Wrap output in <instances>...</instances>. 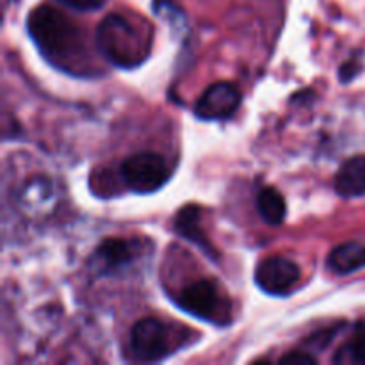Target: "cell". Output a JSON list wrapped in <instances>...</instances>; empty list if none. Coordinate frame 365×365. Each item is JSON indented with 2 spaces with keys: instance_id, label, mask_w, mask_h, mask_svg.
Returning a JSON list of instances; mask_svg holds the SVG:
<instances>
[{
  "instance_id": "obj_1",
  "label": "cell",
  "mask_w": 365,
  "mask_h": 365,
  "mask_svg": "<svg viewBox=\"0 0 365 365\" xmlns=\"http://www.w3.org/2000/svg\"><path fill=\"white\" fill-rule=\"evenodd\" d=\"M27 32L52 66L75 77L96 73L84 31L61 9L48 4L34 7L27 16Z\"/></svg>"
},
{
  "instance_id": "obj_2",
  "label": "cell",
  "mask_w": 365,
  "mask_h": 365,
  "mask_svg": "<svg viewBox=\"0 0 365 365\" xmlns=\"http://www.w3.org/2000/svg\"><path fill=\"white\" fill-rule=\"evenodd\" d=\"M95 41L103 59L118 68H138L148 59L152 48V38L118 13L107 14L100 21Z\"/></svg>"
},
{
  "instance_id": "obj_3",
  "label": "cell",
  "mask_w": 365,
  "mask_h": 365,
  "mask_svg": "<svg viewBox=\"0 0 365 365\" xmlns=\"http://www.w3.org/2000/svg\"><path fill=\"white\" fill-rule=\"evenodd\" d=\"M177 305L196 319L207 321L210 324H221V327L230 324V299L225 296L220 285L209 278L182 289L177 298Z\"/></svg>"
},
{
  "instance_id": "obj_4",
  "label": "cell",
  "mask_w": 365,
  "mask_h": 365,
  "mask_svg": "<svg viewBox=\"0 0 365 365\" xmlns=\"http://www.w3.org/2000/svg\"><path fill=\"white\" fill-rule=\"evenodd\" d=\"M120 173L127 187L138 195H152L170 180L166 159L155 152H138L121 163Z\"/></svg>"
},
{
  "instance_id": "obj_5",
  "label": "cell",
  "mask_w": 365,
  "mask_h": 365,
  "mask_svg": "<svg viewBox=\"0 0 365 365\" xmlns=\"http://www.w3.org/2000/svg\"><path fill=\"white\" fill-rule=\"evenodd\" d=\"M130 351L141 362H157L170 355V334L155 317L139 319L130 330Z\"/></svg>"
},
{
  "instance_id": "obj_6",
  "label": "cell",
  "mask_w": 365,
  "mask_h": 365,
  "mask_svg": "<svg viewBox=\"0 0 365 365\" xmlns=\"http://www.w3.org/2000/svg\"><path fill=\"white\" fill-rule=\"evenodd\" d=\"M143 255V242L139 239H103L93 253V269L98 274H114L134 264Z\"/></svg>"
},
{
  "instance_id": "obj_7",
  "label": "cell",
  "mask_w": 365,
  "mask_h": 365,
  "mask_svg": "<svg viewBox=\"0 0 365 365\" xmlns=\"http://www.w3.org/2000/svg\"><path fill=\"white\" fill-rule=\"evenodd\" d=\"M302 269L294 260L273 255L257 266L255 284L271 296H287L298 285Z\"/></svg>"
},
{
  "instance_id": "obj_8",
  "label": "cell",
  "mask_w": 365,
  "mask_h": 365,
  "mask_svg": "<svg viewBox=\"0 0 365 365\" xmlns=\"http://www.w3.org/2000/svg\"><path fill=\"white\" fill-rule=\"evenodd\" d=\"M241 91L232 82H216L209 86L195 106V114L205 121H223L234 116L241 106Z\"/></svg>"
},
{
  "instance_id": "obj_9",
  "label": "cell",
  "mask_w": 365,
  "mask_h": 365,
  "mask_svg": "<svg viewBox=\"0 0 365 365\" xmlns=\"http://www.w3.org/2000/svg\"><path fill=\"white\" fill-rule=\"evenodd\" d=\"M173 228L182 239L192 242L196 248H200V252L205 253L210 260H220V252L216 250V246L210 242V239L207 237L205 230L202 227V209L195 203H189L184 205L177 212L173 220Z\"/></svg>"
},
{
  "instance_id": "obj_10",
  "label": "cell",
  "mask_w": 365,
  "mask_h": 365,
  "mask_svg": "<svg viewBox=\"0 0 365 365\" xmlns=\"http://www.w3.org/2000/svg\"><path fill=\"white\" fill-rule=\"evenodd\" d=\"M335 191L342 198H359L365 195V155L344 160L335 175Z\"/></svg>"
},
{
  "instance_id": "obj_11",
  "label": "cell",
  "mask_w": 365,
  "mask_h": 365,
  "mask_svg": "<svg viewBox=\"0 0 365 365\" xmlns=\"http://www.w3.org/2000/svg\"><path fill=\"white\" fill-rule=\"evenodd\" d=\"M328 267L337 274H351L365 267V245L356 241L335 246L327 259Z\"/></svg>"
},
{
  "instance_id": "obj_12",
  "label": "cell",
  "mask_w": 365,
  "mask_h": 365,
  "mask_svg": "<svg viewBox=\"0 0 365 365\" xmlns=\"http://www.w3.org/2000/svg\"><path fill=\"white\" fill-rule=\"evenodd\" d=\"M257 209H259L260 217L273 227L280 225L287 216V205H285L284 196L273 185H266L260 189L257 195Z\"/></svg>"
},
{
  "instance_id": "obj_13",
  "label": "cell",
  "mask_w": 365,
  "mask_h": 365,
  "mask_svg": "<svg viewBox=\"0 0 365 365\" xmlns=\"http://www.w3.org/2000/svg\"><path fill=\"white\" fill-rule=\"evenodd\" d=\"M334 364L365 365V328L356 324L355 335L335 353Z\"/></svg>"
},
{
  "instance_id": "obj_14",
  "label": "cell",
  "mask_w": 365,
  "mask_h": 365,
  "mask_svg": "<svg viewBox=\"0 0 365 365\" xmlns=\"http://www.w3.org/2000/svg\"><path fill=\"white\" fill-rule=\"evenodd\" d=\"M50 198H52V182L45 177H36L25 185L24 192L20 196V202L27 209H34V207H39L41 203L48 202Z\"/></svg>"
},
{
  "instance_id": "obj_15",
  "label": "cell",
  "mask_w": 365,
  "mask_h": 365,
  "mask_svg": "<svg viewBox=\"0 0 365 365\" xmlns=\"http://www.w3.org/2000/svg\"><path fill=\"white\" fill-rule=\"evenodd\" d=\"M280 364L284 365H316L317 359L309 351H291L282 356Z\"/></svg>"
},
{
  "instance_id": "obj_16",
  "label": "cell",
  "mask_w": 365,
  "mask_h": 365,
  "mask_svg": "<svg viewBox=\"0 0 365 365\" xmlns=\"http://www.w3.org/2000/svg\"><path fill=\"white\" fill-rule=\"evenodd\" d=\"M56 2L63 4V6L70 7V9L96 11L106 4V0H56Z\"/></svg>"
},
{
  "instance_id": "obj_17",
  "label": "cell",
  "mask_w": 365,
  "mask_h": 365,
  "mask_svg": "<svg viewBox=\"0 0 365 365\" xmlns=\"http://www.w3.org/2000/svg\"><path fill=\"white\" fill-rule=\"evenodd\" d=\"M356 66H360V64H356L355 61H349V63L342 64L341 71H339V77H341V82H349V81H351V78L355 77V75L359 73V70H360V68H356Z\"/></svg>"
},
{
  "instance_id": "obj_18",
  "label": "cell",
  "mask_w": 365,
  "mask_h": 365,
  "mask_svg": "<svg viewBox=\"0 0 365 365\" xmlns=\"http://www.w3.org/2000/svg\"><path fill=\"white\" fill-rule=\"evenodd\" d=\"M356 324H360V327L365 328V319H362V321H360V323H356Z\"/></svg>"
}]
</instances>
